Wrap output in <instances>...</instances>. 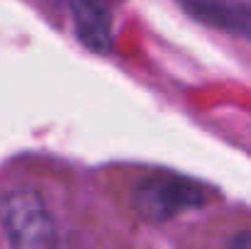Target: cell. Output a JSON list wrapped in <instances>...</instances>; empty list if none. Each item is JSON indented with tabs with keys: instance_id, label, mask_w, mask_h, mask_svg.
<instances>
[{
	"instance_id": "4",
	"label": "cell",
	"mask_w": 251,
	"mask_h": 249,
	"mask_svg": "<svg viewBox=\"0 0 251 249\" xmlns=\"http://www.w3.org/2000/svg\"><path fill=\"white\" fill-rule=\"evenodd\" d=\"M76 37L90 52H112V12L105 0H66Z\"/></svg>"
},
{
	"instance_id": "5",
	"label": "cell",
	"mask_w": 251,
	"mask_h": 249,
	"mask_svg": "<svg viewBox=\"0 0 251 249\" xmlns=\"http://www.w3.org/2000/svg\"><path fill=\"white\" fill-rule=\"evenodd\" d=\"M229 249H251V232H239L232 237Z\"/></svg>"
},
{
	"instance_id": "3",
	"label": "cell",
	"mask_w": 251,
	"mask_h": 249,
	"mask_svg": "<svg viewBox=\"0 0 251 249\" xmlns=\"http://www.w3.org/2000/svg\"><path fill=\"white\" fill-rule=\"evenodd\" d=\"M195 22L251 42V7L239 0H176Z\"/></svg>"
},
{
	"instance_id": "1",
	"label": "cell",
	"mask_w": 251,
	"mask_h": 249,
	"mask_svg": "<svg viewBox=\"0 0 251 249\" xmlns=\"http://www.w3.org/2000/svg\"><path fill=\"white\" fill-rule=\"evenodd\" d=\"M0 225L12 249H56V222L42 193L12 186L0 193Z\"/></svg>"
},
{
	"instance_id": "2",
	"label": "cell",
	"mask_w": 251,
	"mask_h": 249,
	"mask_svg": "<svg viewBox=\"0 0 251 249\" xmlns=\"http://www.w3.org/2000/svg\"><path fill=\"white\" fill-rule=\"evenodd\" d=\"M207 188L178 173H151L132 191L134 213L151 225L168 222L183 210H195L207 203Z\"/></svg>"
}]
</instances>
